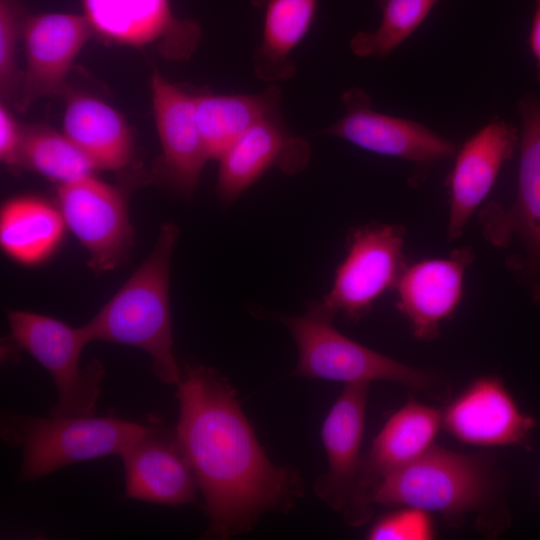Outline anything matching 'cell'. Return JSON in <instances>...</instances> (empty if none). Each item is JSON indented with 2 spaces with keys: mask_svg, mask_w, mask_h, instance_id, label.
Segmentation results:
<instances>
[{
  "mask_svg": "<svg viewBox=\"0 0 540 540\" xmlns=\"http://www.w3.org/2000/svg\"><path fill=\"white\" fill-rule=\"evenodd\" d=\"M145 424V432L119 455L125 496L168 506L195 503L198 485L176 430L157 418H149Z\"/></svg>",
  "mask_w": 540,
  "mask_h": 540,
  "instance_id": "14",
  "label": "cell"
},
{
  "mask_svg": "<svg viewBox=\"0 0 540 540\" xmlns=\"http://www.w3.org/2000/svg\"><path fill=\"white\" fill-rule=\"evenodd\" d=\"M309 157L308 142L288 130L278 111L250 127L220 157L217 195L230 204L271 167L297 173Z\"/></svg>",
  "mask_w": 540,
  "mask_h": 540,
  "instance_id": "16",
  "label": "cell"
},
{
  "mask_svg": "<svg viewBox=\"0 0 540 540\" xmlns=\"http://www.w3.org/2000/svg\"><path fill=\"white\" fill-rule=\"evenodd\" d=\"M281 89L274 84L256 94H195V114L209 159L223 153L250 127L280 111Z\"/></svg>",
  "mask_w": 540,
  "mask_h": 540,
  "instance_id": "23",
  "label": "cell"
},
{
  "mask_svg": "<svg viewBox=\"0 0 540 540\" xmlns=\"http://www.w3.org/2000/svg\"><path fill=\"white\" fill-rule=\"evenodd\" d=\"M93 33L122 45L142 47L158 43L162 54L187 60L201 37L198 23L178 19L169 0H82Z\"/></svg>",
  "mask_w": 540,
  "mask_h": 540,
  "instance_id": "13",
  "label": "cell"
},
{
  "mask_svg": "<svg viewBox=\"0 0 540 540\" xmlns=\"http://www.w3.org/2000/svg\"><path fill=\"white\" fill-rule=\"evenodd\" d=\"M20 9L14 0H0V87L6 95L17 79L16 47L22 36Z\"/></svg>",
  "mask_w": 540,
  "mask_h": 540,
  "instance_id": "28",
  "label": "cell"
},
{
  "mask_svg": "<svg viewBox=\"0 0 540 540\" xmlns=\"http://www.w3.org/2000/svg\"><path fill=\"white\" fill-rule=\"evenodd\" d=\"M18 165L58 185L94 175L97 170L64 132L45 125L24 127Z\"/></svg>",
  "mask_w": 540,
  "mask_h": 540,
  "instance_id": "25",
  "label": "cell"
},
{
  "mask_svg": "<svg viewBox=\"0 0 540 540\" xmlns=\"http://www.w3.org/2000/svg\"><path fill=\"white\" fill-rule=\"evenodd\" d=\"M504 479L486 453L432 446L414 462L385 477L370 495L372 506H408L461 525L471 514L478 528L501 533L510 522Z\"/></svg>",
  "mask_w": 540,
  "mask_h": 540,
  "instance_id": "2",
  "label": "cell"
},
{
  "mask_svg": "<svg viewBox=\"0 0 540 540\" xmlns=\"http://www.w3.org/2000/svg\"><path fill=\"white\" fill-rule=\"evenodd\" d=\"M65 221L58 207L36 196H19L4 203L0 212V245L13 260L36 265L60 245Z\"/></svg>",
  "mask_w": 540,
  "mask_h": 540,
  "instance_id": "24",
  "label": "cell"
},
{
  "mask_svg": "<svg viewBox=\"0 0 540 540\" xmlns=\"http://www.w3.org/2000/svg\"><path fill=\"white\" fill-rule=\"evenodd\" d=\"M404 237L405 228L398 224L371 222L353 228L346 255L320 303L348 320L364 318L386 291L395 288L408 264Z\"/></svg>",
  "mask_w": 540,
  "mask_h": 540,
  "instance_id": "7",
  "label": "cell"
},
{
  "mask_svg": "<svg viewBox=\"0 0 540 540\" xmlns=\"http://www.w3.org/2000/svg\"><path fill=\"white\" fill-rule=\"evenodd\" d=\"M178 234L176 224H163L147 258L84 325L90 341H108L145 351L151 358L154 375L175 386L181 379L182 368L174 355L169 284Z\"/></svg>",
  "mask_w": 540,
  "mask_h": 540,
  "instance_id": "3",
  "label": "cell"
},
{
  "mask_svg": "<svg viewBox=\"0 0 540 540\" xmlns=\"http://www.w3.org/2000/svg\"><path fill=\"white\" fill-rule=\"evenodd\" d=\"M439 0H376L381 22L375 31H360L350 40L358 57L384 59L424 22Z\"/></svg>",
  "mask_w": 540,
  "mask_h": 540,
  "instance_id": "26",
  "label": "cell"
},
{
  "mask_svg": "<svg viewBox=\"0 0 540 540\" xmlns=\"http://www.w3.org/2000/svg\"><path fill=\"white\" fill-rule=\"evenodd\" d=\"M58 208L66 226L86 249L89 267L109 271L132 245V227L123 193L95 175L57 188Z\"/></svg>",
  "mask_w": 540,
  "mask_h": 540,
  "instance_id": "9",
  "label": "cell"
},
{
  "mask_svg": "<svg viewBox=\"0 0 540 540\" xmlns=\"http://www.w3.org/2000/svg\"><path fill=\"white\" fill-rule=\"evenodd\" d=\"M441 428V410L416 401L407 402L386 420L362 458L356 496L343 514L348 525L361 526L370 520L374 488L434 446Z\"/></svg>",
  "mask_w": 540,
  "mask_h": 540,
  "instance_id": "12",
  "label": "cell"
},
{
  "mask_svg": "<svg viewBox=\"0 0 540 540\" xmlns=\"http://www.w3.org/2000/svg\"><path fill=\"white\" fill-rule=\"evenodd\" d=\"M529 46L537 65V80L540 82V0H535V9L529 33Z\"/></svg>",
  "mask_w": 540,
  "mask_h": 540,
  "instance_id": "30",
  "label": "cell"
},
{
  "mask_svg": "<svg viewBox=\"0 0 540 540\" xmlns=\"http://www.w3.org/2000/svg\"><path fill=\"white\" fill-rule=\"evenodd\" d=\"M93 30L84 15L43 13L27 17L22 27L25 70L20 110L36 100L62 94L68 72Z\"/></svg>",
  "mask_w": 540,
  "mask_h": 540,
  "instance_id": "15",
  "label": "cell"
},
{
  "mask_svg": "<svg viewBox=\"0 0 540 540\" xmlns=\"http://www.w3.org/2000/svg\"><path fill=\"white\" fill-rule=\"evenodd\" d=\"M10 336L51 375L57 400L50 416L95 415L104 367L98 360L80 366L84 347L91 342L84 326L75 328L61 320L22 310L7 312Z\"/></svg>",
  "mask_w": 540,
  "mask_h": 540,
  "instance_id": "6",
  "label": "cell"
},
{
  "mask_svg": "<svg viewBox=\"0 0 540 540\" xmlns=\"http://www.w3.org/2000/svg\"><path fill=\"white\" fill-rule=\"evenodd\" d=\"M341 100L344 116L321 133L367 151L406 160L421 173L457 153L456 142L425 125L372 109V99L362 88H349L342 93Z\"/></svg>",
  "mask_w": 540,
  "mask_h": 540,
  "instance_id": "8",
  "label": "cell"
},
{
  "mask_svg": "<svg viewBox=\"0 0 540 540\" xmlns=\"http://www.w3.org/2000/svg\"><path fill=\"white\" fill-rule=\"evenodd\" d=\"M521 116L518 191L510 208L490 202L480 213L482 232L497 247L518 237L526 250L525 265L540 272V96L526 94L518 102Z\"/></svg>",
  "mask_w": 540,
  "mask_h": 540,
  "instance_id": "10",
  "label": "cell"
},
{
  "mask_svg": "<svg viewBox=\"0 0 540 540\" xmlns=\"http://www.w3.org/2000/svg\"><path fill=\"white\" fill-rule=\"evenodd\" d=\"M474 253L469 246L448 257L408 263L395 286L396 307L407 320L413 336L433 341L440 325L450 318L463 295V280Z\"/></svg>",
  "mask_w": 540,
  "mask_h": 540,
  "instance_id": "17",
  "label": "cell"
},
{
  "mask_svg": "<svg viewBox=\"0 0 540 540\" xmlns=\"http://www.w3.org/2000/svg\"><path fill=\"white\" fill-rule=\"evenodd\" d=\"M63 132L97 170H119L131 160L133 136L123 115L101 99L74 94L67 99Z\"/></svg>",
  "mask_w": 540,
  "mask_h": 540,
  "instance_id": "21",
  "label": "cell"
},
{
  "mask_svg": "<svg viewBox=\"0 0 540 540\" xmlns=\"http://www.w3.org/2000/svg\"><path fill=\"white\" fill-rule=\"evenodd\" d=\"M1 438L22 451L20 482L38 480L66 465L121 452L146 424L111 416L40 417L5 412Z\"/></svg>",
  "mask_w": 540,
  "mask_h": 540,
  "instance_id": "5",
  "label": "cell"
},
{
  "mask_svg": "<svg viewBox=\"0 0 540 540\" xmlns=\"http://www.w3.org/2000/svg\"><path fill=\"white\" fill-rule=\"evenodd\" d=\"M517 128L494 117L468 138L455 155L449 177L448 241L458 239L472 214L485 199L518 145Z\"/></svg>",
  "mask_w": 540,
  "mask_h": 540,
  "instance_id": "20",
  "label": "cell"
},
{
  "mask_svg": "<svg viewBox=\"0 0 540 540\" xmlns=\"http://www.w3.org/2000/svg\"><path fill=\"white\" fill-rule=\"evenodd\" d=\"M442 429L457 441L482 447L530 449L535 419L521 410L503 379L474 378L441 409Z\"/></svg>",
  "mask_w": 540,
  "mask_h": 540,
  "instance_id": "11",
  "label": "cell"
},
{
  "mask_svg": "<svg viewBox=\"0 0 540 540\" xmlns=\"http://www.w3.org/2000/svg\"><path fill=\"white\" fill-rule=\"evenodd\" d=\"M22 127L2 102L0 105V158L11 167L19 166V154L23 140Z\"/></svg>",
  "mask_w": 540,
  "mask_h": 540,
  "instance_id": "29",
  "label": "cell"
},
{
  "mask_svg": "<svg viewBox=\"0 0 540 540\" xmlns=\"http://www.w3.org/2000/svg\"><path fill=\"white\" fill-rule=\"evenodd\" d=\"M369 386L370 383L344 384L322 424L328 468L316 479L314 491L327 506L343 514L357 492Z\"/></svg>",
  "mask_w": 540,
  "mask_h": 540,
  "instance_id": "18",
  "label": "cell"
},
{
  "mask_svg": "<svg viewBox=\"0 0 540 540\" xmlns=\"http://www.w3.org/2000/svg\"><path fill=\"white\" fill-rule=\"evenodd\" d=\"M539 494H540V478H539Z\"/></svg>",
  "mask_w": 540,
  "mask_h": 540,
  "instance_id": "31",
  "label": "cell"
},
{
  "mask_svg": "<svg viewBox=\"0 0 540 540\" xmlns=\"http://www.w3.org/2000/svg\"><path fill=\"white\" fill-rule=\"evenodd\" d=\"M152 105L161 144L160 171L174 191L190 196L209 157L197 125L195 94L158 71L151 78Z\"/></svg>",
  "mask_w": 540,
  "mask_h": 540,
  "instance_id": "19",
  "label": "cell"
},
{
  "mask_svg": "<svg viewBox=\"0 0 540 540\" xmlns=\"http://www.w3.org/2000/svg\"><path fill=\"white\" fill-rule=\"evenodd\" d=\"M335 316L319 300L309 303L302 315H278L297 346L295 375L343 384L387 381L432 396L445 393L447 384L437 373L407 365L350 339L334 326Z\"/></svg>",
  "mask_w": 540,
  "mask_h": 540,
  "instance_id": "4",
  "label": "cell"
},
{
  "mask_svg": "<svg viewBox=\"0 0 540 540\" xmlns=\"http://www.w3.org/2000/svg\"><path fill=\"white\" fill-rule=\"evenodd\" d=\"M434 536L431 513L408 506L382 515L366 533L369 540H430Z\"/></svg>",
  "mask_w": 540,
  "mask_h": 540,
  "instance_id": "27",
  "label": "cell"
},
{
  "mask_svg": "<svg viewBox=\"0 0 540 540\" xmlns=\"http://www.w3.org/2000/svg\"><path fill=\"white\" fill-rule=\"evenodd\" d=\"M319 0H252L263 13V33L254 49L256 77L266 83L291 79L296 65L290 54L304 39L314 20Z\"/></svg>",
  "mask_w": 540,
  "mask_h": 540,
  "instance_id": "22",
  "label": "cell"
},
{
  "mask_svg": "<svg viewBox=\"0 0 540 540\" xmlns=\"http://www.w3.org/2000/svg\"><path fill=\"white\" fill-rule=\"evenodd\" d=\"M176 388L175 430L204 499L205 537L228 539L267 513L291 511L304 495L301 474L267 457L228 379L189 362Z\"/></svg>",
  "mask_w": 540,
  "mask_h": 540,
  "instance_id": "1",
  "label": "cell"
}]
</instances>
